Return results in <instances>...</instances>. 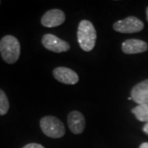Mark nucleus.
Listing matches in <instances>:
<instances>
[{"label":"nucleus","instance_id":"obj_10","mask_svg":"<svg viewBox=\"0 0 148 148\" xmlns=\"http://www.w3.org/2000/svg\"><path fill=\"white\" fill-rule=\"evenodd\" d=\"M147 49V44L138 39H129L122 44V51L127 54L143 53Z\"/></svg>","mask_w":148,"mask_h":148},{"label":"nucleus","instance_id":"obj_5","mask_svg":"<svg viewBox=\"0 0 148 148\" xmlns=\"http://www.w3.org/2000/svg\"><path fill=\"white\" fill-rule=\"evenodd\" d=\"M42 44L46 49L54 53L66 52L70 49V45L54 35L46 34L42 37Z\"/></svg>","mask_w":148,"mask_h":148},{"label":"nucleus","instance_id":"obj_1","mask_svg":"<svg viewBox=\"0 0 148 148\" xmlns=\"http://www.w3.org/2000/svg\"><path fill=\"white\" fill-rule=\"evenodd\" d=\"M0 53L7 64H13L20 57L21 45L15 36H5L0 40Z\"/></svg>","mask_w":148,"mask_h":148},{"label":"nucleus","instance_id":"obj_2","mask_svg":"<svg viewBox=\"0 0 148 148\" xmlns=\"http://www.w3.org/2000/svg\"><path fill=\"white\" fill-rule=\"evenodd\" d=\"M77 41L82 49L86 52H90L94 49L96 41V31L90 21L83 20L79 23Z\"/></svg>","mask_w":148,"mask_h":148},{"label":"nucleus","instance_id":"obj_11","mask_svg":"<svg viewBox=\"0 0 148 148\" xmlns=\"http://www.w3.org/2000/svg\"><path fill=\"white\" fill-rule=\"evenodd\" d=\"M132 113L139 121L148 123V104L138 105L132 109Z\"/></svg>","mask_w":148,"mask_h":148},{"label":"nucleus","instance_id":"obj_6","mask_svg":"<svg viewBox=\"0 0 148 148\" xmlns=\"http://www.w3.org/2000/svg\"><path fill=\"white\" fill-rule=\"evenodd\" d=\"M53 75L57 81L66 85H74L79 81V77L76 72L65 67H58L53 69Z\"/></svg>","mask_w":148,"mask_h":148},{"label":"nucleus","instance_id":"obj_13","mask_svg":"<svg viewBox=\"0 0 148 148\" xmlns=\"http://www.w3.org/2000/svg\"><path fill=\"white\" fill-rule=\"evenodd\" d=\"M22 148H45L42 145L39 143H29L26 146H24Z\"/></svg>","mask_w":148,"mask_h":148},{"label":"nucleus","instance_id":"obj_15","mask_svg":"<svg viewBox=\"0 0 148 148\" xmlns=\"http://www.w3.org/2000/svg\"><path fill=\"white\" fill-rule=\"evenodd\" d=\"M139 148H148V143H143L140 145Z\"/></svg>","mask_w":148,"mask_h":148},{"label":"nucleus","instance_id":"obj_8","mask_svg":"<svg viewBox=\"0 0 148 148\" xmlns=\"http://www.w3.org/2000/svg\"><path fill=\"white\" fill-rule=\"evenodd\" d=\"M68 124L70 131L74 134H81L84 131L86 121L83 114L79 111L70 112L68 116Z\"/></svg>","mask_w":148,"mask_h":148},{"label":"nucleus","instance_id":"obj_12","mask_svg":"<svg viewBox=\"0 0 148 148\" xmlns=\"http://www.w3.org/2000/svg\"><path fill=\"white\" fill-rule=\"evenodd\" d=\"M9 110V101L5 92L0 89V115H5Z\"/></svg>","mask_w":148,"mask_h":148},{"label":"nucleus","instance_id":"obj_7","mask_svg":"<svg viewBox=\"0 0 148 148\" xmlns=\"http://www.w3.org/2000/svg\"><path fill=\"white\" fill-rule=\"evenodd\" d=\"M65 14L59 9H52L46 12L41 18V24L45 27H56L65 21Z\"/></svg>","mask_w":148,"mask_h":148},{"label":"nucleus","instance_id":"obj_3","mask_svg":"<svg viewBox=\"0 0 148 148\" xmlns=\"http://www.w3.org/2000/svg\"><path fill=\"white\" fill-rule=\"evenodd\" d=\"M42 132L49 138H60L65 135L64 123L54 116L43 117L40 122Z\"/></svg>","mask_w":148,"mask_h":148},{"label":"nucleus","instance_id":"obj_4","mask_svg":"<svg viewBox=\"0 0 148 148\" xmlns=\"http://www.w3.org/2000/svg\"><path fill=\"white\" fill-rule=\"evenodd\" d=\"M113 28L115 32L123 34L137 33L144 28V23L136 16H128L123 20L116 21Z\"/></svg>","mask_w":148,"mask_h":148},{"label":"nucleus","instance_id":"obj_14","mask_svg":"<svg viewBox=\"0 0 148 148\" xmlns=\"http://www.w3.org/2000/svg\"><path fill=\"white\" fill-rule=\"evenodd\" d=\"M143 132H145L146 134H147V135H148V123H146V124L144 125V127H143Z\"/></svg>","mask_w":148,"mask_h":148},{"label":"nucleus","instance_id":"obj_16","mask_svg":"<svg viewBox=\"0 0 148 148\" xmlns=\"http://www.w3.org/2000/svg\"><path fill=\"white\" fill-rule=\"evenodd\" d=\"M147 19L148 21V7L147 8Z\"/></svg>","mask_w":148,"mask_h":148},{"label":"nucleus","instance_id":"obj_9","mask_svg":"<svg viewBox=\"0 0 148 148\" xmlns=\"http://www.w3.org/2000/svg\"><path fill=\"white\" fill-rule=\"evenodd\" d=\"M131 97L132 101L138 105L148 104V79L133 86L131 91Z\"/></svg>","mask_w":148,"mask_h":148},{"label":"nucleus","instance_id":"obj_17","mask_svg":"<svg viewBox=\"0 0 148 148\" xmlns=\"http://www.w3.org/2000/svg\"><path fill=\"white\" fill-rule=\"evenodd\" d=\"M0 3H1V2H0Z\"/></svg>","mask_w":148,"mask_h":148}]
</instances>
